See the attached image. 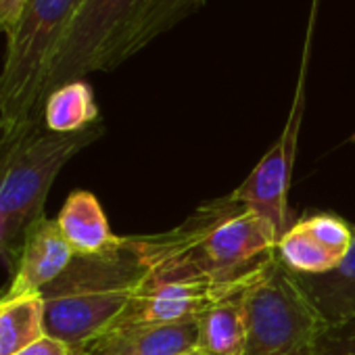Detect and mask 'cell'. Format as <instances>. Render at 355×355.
Here are the masks:
<instances>
[{
	"label": "cell",
	"instance_id": "6da1fadb",
	"mask_svg": "<svg viewBox=\"0 0 355 355\" xmlns=\"http://www.w3.org/2000/svg\"><path fill=\"white\" fill-rule=\"evenodd\" d=\"M125 241L146 268V280H232L274 251L278 232L230 193L201 203L167 232Z\"/></svg>",
	"mask_w": 355,
	"mask_h": 355
},
{
	"label": "cell",
	"instance_id": "7a4b0ae2",
	"mask_svg": "<svg viewBox=\"0 0 355 355\" xmlns=\"http://www.w3.org/2000/svg\"><path fill=\"white\" fill-rule=\"evenodd\" d=\"M207 0H82L44 80V98L59 86L113 71L153 40L205 7Z\"/></svg>",
	"mask_w": 355,
	"mask_h": 355
},
{
	"label": "cell",
	"instance_id": "3957f363",
	"mask_svg": "<svg viewBox=\"0 0 355 355\" xmlns=\"http://www.w3.org/2000/svg\"><path fill=\"white\" fill-rule=\"evenodd\" d=\"M146 280V268L125 236L103 253L76 255L69 268L40 291L44 332L71 347L101 338Z\"/></svg>",
	"mask_w": 355,
	"mask_h": 355
},
{
	"label": "cell",
	"instance_id": "277c9868",
	"mask_svg": "<svg viewBox=\"0 0 355 355\" xmlns=\"http://www.w3.org/2000/svg\"><path fill=\"white\" fill-rule=\"evenodd\" d=\"M82 0H28L7 36L0 71V134L5 150L38 132L44 117V80Z\"/></svg>",
	"mask_w": 355,
	"mask_h": 355
},
{
	"label": "cell",
	"instance_id": "5b68a950",
	"mask_svg": "<svg viewBox=\"0 0 355 355\" xmlns=\"http://www.w3.org/2000/svg\"><path fill=\"white\" fill-rule=\"evenodd\" d=\"M247 345L243 355H313L334 330L311 301L301 278L272 251L255 270L247 293Z\"/></svg>",
	"mask_w": 355,
	"mask_h": 355
},
{
	"label": "cell",
	"instance_id": "8992f818",
	"mask_svg": "<svg viewBox=\"0 0 355 355\" xmlns=\"http://www.w3.org/2000/svg\"><path fill=\"white\" fill-rule=\"evenodd\" d=\"M103 134L90 125L73 134L30 136L7 148L0 171V247L42 220V205L61 167Z\"/></svg>",
	"mask_w": 355,
	"mask_h": 355
},
{
	"label": "cell",
	"instance_id": "52a82bcc",
	"mask_svg": "<svg viewBox=\"0 0 355 355\" xmlns=\"http://www.w3.org/2000/svg\"><path fill=\"white\" fill-rule=\"evenodd\" d=\"M253 270L232 280H144L125 311L105 334L199 320L205 309L241 288Z\"/></svg>",
	"mask_w": 355,
	"mask_h": 355
},
{
	"label": "cell",
	"instance_id": "ba28073f",
	"mask_svg": "<svg viewBox=\"0 0 355 355\" xmlns=\"http://www.w3.org/2000/svg\"><path fill=\"white\" fill-rule=\"evenodd\" d=\"M305 109V71H301L291 115L278 140L268 148L261 161L245 178V182L232 191V197L261 214L278 232V239L293 226L288 209V187L297 153L299 130Z\"/></svg>",
	"mask_w": 355,
	"mask_h": 355
},
{
	"label": "cell",
	"instance_id": "9c48e42d",
	"mask_svg": "<svg viewBox=\"0 0 355 355\" xmlns=\"http://www.w3.org/2000/svg\"><path fill=\"white\" fill-rule=\"evenodd\" d=\"M73 257L76 251L65 241L57 222L46 218L38 220L28 230L15 278L0 299H17L24 295L40 293L69 268Z\"/></svg>",
	"mask_w": 355,
	"mask_h": 355
},
{
	"label": "cell",
	"instance_id": "30bf717a",
	"mask_svg": "<svg viewBox=\"0 0 355 355\" xmlns=\"http://www.w3.org/2000/svg\"><path fill=\"white\" fill-rule=\"evenodd\" d=\"M80 349L86 355H189L199 351V322L109 332Z\"/></svg>",
	"mask_w": 355,
	"mask_h": 355
},
{
	"label": "cell",
	"instance_id": "8fae6325",
	"mask_svg": "<svg viewBox=\"0 0 355 355\" xmlns=\"http://www.w3.org/2000/svg\"><path fill=\"white\" fill-rule=\"evenodd\" d=\"M253 274L241 288L220 299L199 315V351L203 355H243L247 345L245 293Z\"/></svg>",
	"mask_w": 355,
	"mask_h": 355
},
{
	"label": "cell",
	"instance_id": "7c38bea8",
	"mask_svg": "<svg viewBox=\"0 0 355 355\" xmlns=\"http://www.w3.org/2000/svg\"><path fill=\"white\" fill-rule=\"evenodd\" d=\"M57 226L76 255H96L113 249L121 241V236L111 232L98 199L88 191H76L67 197Z\"/></svg>",
	"mask_w": 355,
	"mask_h": 355
},
{
	"label": "cell",
	"instance_id": "4fadbf2b",
	"mask_svg": "<svg viewBox=\"0 0 355 355\" xmlns=\"http://www.w3.org/2000/svg\"><path fill=\"white\" fill-rule=\"evenodd\" d=\"M303 288L326 315L332 328H340L355 320V226L353 243L343 263L324 276H299Z\"/></svg>",
	"mask_w": 355,
	"mask_h": 355
},
{
	"label": "cell",
	"instance_id": "5bb4252c",
	"mask_svg": "<svg viewBox=\"0 0 355 355\" xmlns=\"http://www.w3.org/2000/svg\"><path fill=\"white\" fill-rule=\"evenodd\" d=\"M44 123L49 132L73 134L90 128L98 119V105L86 80H76L53 90L44 103Z\"/></svg>",
	"mask_w": 355,
	"mask_h": 355
},
{
	"label": "cell",
	"instance_id": "9a60e30c",
	"mask_svg": "<svg viewBox=\"0 0 355 355\" xmlns=\"http://www.w3.org/2000/svg\"><path fill=\"white\" fill-rule=\"evenodd\" d=\"M44 334V303L40 293L0 299V355H17Z\"/></svg>",
	"mask_w": 355,
	"mask_h": 355
},
{
	"label": "cell",
	"instance_id": "2e32d148",
	"mask_svg": "<svg viewBox=\"0 0 355 355\" xmlns=\"http://www.w3.org/2000/svg\"><path fill=\"white\" fill-rule=\"evenodd\" d=\"M274 253L295 276H324L340 266V259L318 243L299 220L278 239Z\"/></svg>",
	"mask_w": 355,
	"mask_h": 355
},
{
	"label": "cell",
	"instance_id": "e0dca14e",
	"mask_svg": "<svg viewBox=\"0 0 355 355\" xmlns=\"http://www.w3.org/2000/svg\"><path fill=\"white\" fill-rule=\"evenodd\" d=\"M299 222L305 226V230L318 243H322L343 263V259L349 253L351 243H353V226L351 224H347L343 218L332 216V214H313V216L301 218Z\"/></svg>",
	"mask_w": 355,
	"mask_h": 355
},
{
	"label": "cell",
	"instance_id": "ac0fdd59",
	"mask_svg": "<svg viewBox=\"0 0 355 355\" xmlns=\"http://www.w3.org/2000/svg\"><path fill=\"white\" fill-rule=\"evenodd\" d=\"M313 355H355V332L349 336H334L330 330L318 345Z\"/></svg>",
	"mask_w": 355,
	"mask_h": 355
},
{
	"label": "cell",
	"instance_id": "d6986e66",
	"mask_svg": "<svg viewBox=\"0 0 355 355\" xmlns=\"http://www.w3.org/2000/svg\"><path fill=\"white\" fill-rule=\"evenodd\" d=\"M17 355H73V347L53 338V336H42L36 343H32L30 347H26L24 351H19Z\"/></svg>",
	"mask_w": 355,
	"mask_h": 355
},
{
	"label": "cell",
	"instance_id": "ffe728a7",
	"mask_svg": "<svg viewBox=\"0 0 355 355\" xmlns=\"http://www.w3.org/2000/svg\"><path fill=\"white\" fill-rule=\"evenodd\" d=\"M26 5L28 0H0V26L5 28L7 36L17 28Z\"/></svg>",
	"mask_w": 355,
	"mask_h": 355
},
{
	"label": "cell",
	"instance_id": "44dd1931",
	"mask_svg": "<svg viewBox=\"0 0 355 355\" xmlns=\"http://www.w3.org/2000/svg\"><path fill=\"white\" fill-rule=\"evenodd\" d=\"M73 355H86L80 347H73Z\"/></svg>",
	"mask_w": 355,
	"mask_h": 355
},
{
	"label": "cell",
	"instance_id": "7402d4cb",
	"mask_svg": "<svg viewBox=\"0 0 355 355\" xmlns=\"http://www.w3.org/2000/svg\"><path fill=\"white\" fill-rule=\"evenodd\" d=\"M189 355H203L201 351H195V353H189Z\"/></svg>",
	"mask_w": 355,
	"mask_h": 355
},
{
	"label": "cell",
	"instance_id": "603a6c76",
	"mask_svg": "<svg viewBox=\"0 0 355 355\" xmlns=\"http://www.w3.org/2000/svg\"><path fill=\"white\" fill-rule=\"evenodd\" d=\"M0 34H5V28L3 26H0Z\"/></svg>",
	"mask_w": 355,
	"mask_h": 355
}]
</instances>
